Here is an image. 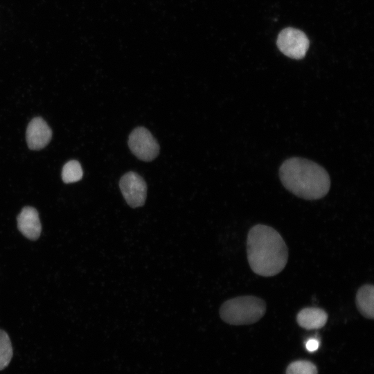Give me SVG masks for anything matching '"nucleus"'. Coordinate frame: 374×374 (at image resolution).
<instances>
[{"label": "nucleus", "mask_w": 374, "mask_h": 374, "mask_svg": "<svg viewBox=\"0 0 374 374\" xmlns=\"http://www.w3.org/2000/svg\"><path fill=\"white\" fill-rule=\"evenodd\" d=\"M83 172L80 163L76 160L66 162L62 170V179L66 184L73 183L80 180Z\"/></svg>", "instance_id": "nucleus-11"}, {"label": "nucleus", "mask_w": 374, "mask_h": 374, "mask_svg": "<svg viewBox=\"0 0 374 374\" xmlns=\"http://www.w3.org/2000/svg\"><path fill=\"white\" fill-rule=\"evenodd\" d=\"M279 171L285 188L300 198L321 199L330 190V180L328 172L310 160L299 157L288 159L283 163Z\"/></svg>", "instance_id": "nucleus-2"}, {"label": "nucleus", "mask_w": 374, "mask_h": 374, "mask_svg": "<svg viewBox=\"0 0 374 374\" xmlns=\"http://www.w3.org/2000/svg\"><path fill=\"white\" fill-rule=\"evenodd\" d=\"M13 355L12 347L8 334L0 329V371L9 364Z\"/></svg>", "instance_id": "nucleus-12"}, {"label": "nucleus", "mask_w": 374, "mask_h": 374, "mask_svg": "<svg viewBox=\"0 0 374 374\" xmlns=\"http://www.w3.org/2000/svg\"><path fill=\"white\" fill-rule=\"evenodd\" d=\"M278 49L286 56L300 60L305 57L309 48V39L299 29L286 28L280 31L276 41Z\"/></svg>", "instance_id": "nucleus-4"}, {"label": "nucleus", "mask_w": 374, "mask_h": 374, "mask_svg": "<svg viewBox=\"0 0 374 374\" xmlns=\"http://www.w3.org/2000/svg\"><path fill=\"white\" fill-rule=\"evenodd\" d=\"M247 260L256 274L270 277L279 274L288 260V248L280 234L265 224L252 226L247 238Z\"/></svg>", "instance_id": "nucleus-1"}, {"label": "nucleus", "mask_w": 374, "mask_h": 374, "mask_svg": "<svg viewBox=\"0 0 374 374\" xmlns=\"http://www.w3.org/2000/svg\"><path fill=\"white\" fill-rule=\"evenodd\" d=\"M17 226L27 238L37 240L41 233L42 226L37 211L31 206H25L17 216Z\"/></svg>", "instance_id": "nucleus-8"}, {"label": "nucleus", "mask_w": 374, "mask_h": 374, "mask_svg": "<svg viewBox=\"0 0 374 374\" xmlns=\"http://www.w3.org/2000/svg\"><path fill=\"white\" fill-rule=\"evenodd\" d=\"M286 374H318V371L316 366L311 362L298 360L287 366Z\"/></svg>", "instance_id": "nucleus-13"}, {"label": "nucleus", "mask_w": 374, "mask_h": 374, "mask_svg": "<svg viewBox=\"0 0 374 374\" xmlns=\"http://www.w3.org/2000/svg\"><path fill=\"white\" fill-rule=\"evenodd\" d=\"M374 286L365 284L357 292L355 303L360 314L366 319L374 318Z\"/></svg>", "instance_id": "nucleus-10"}, {"label": "nucleus", "mask_w": 374, "mask_h": 374, "mask_svg": "<svg viewBox=\"0 0 374 374\" xmlns=\"http://www.w3.org/2000/svg\"><path fill=\"white\" fill-rule=\"evenodd\" d=\"M328 315L327 312L319 308H305L301 310L296 316L298 324L306 330L319 329L323 327Z\"/></svg>", "instance_id": "nucleus-9"}, {"label": "nucleus", "mask_w": 374, "mask_h": 374, "mask_svg": "<svg viewBox=\"0 0 374 374\" xmlns=\"http://www.w3.org/2000/svg\"><path fill=\"white\" fill-rule=\"evenodd\" d=\"M119 187L127 204L132 208L142 206L147 195L145 180L137 173L130 171L122 176Z\"/></svg>", "instance_id": "nucleus-6"}, {"label": "nucleus", "mask_w": 374, "mask_h": 374, "mask_svg": "<svg viewBox=\"0 0 374 374\" xmlns=\"http://www.w3.org/2000/svg\"><path fill=\"white\" fill-rule=\"evenodd\" d=\"M52 138V130L41 117L33 118L28 123L26 132L28 147L38 150L46 147Z\"/></svg>", "instance_id": "nucleus-7"}, {"label": "nucleus", "mask_w": 374, "mask_h": 374, "mask_svg": "<svg viewBox=\"0 0 374 374\" xmlns=\"http://www.w3.org/2000/svg\"><path fill=\"white\" fill-rule=\"evenodd\" d=\"M319 344L320 343L318 339L312 338L307 341L305 347L309 352H314L319 348Z\"/></svg>", "instance_id": "nucleus-14"}, {"label": "nucleus", "mask_w": 374, "mask_h": 374, "mask_svg": "<svg viewBox=\"0 0 374 374\" xmlns=\"http://www.w3.org/2000/svg\"><path fill=\"white\" fill-rule=\"evenodd\" d=\"M267 304L259 297L247 295L226 301L220 307L221 319L231 325H249L258 321L265 314Z\"/></svg>", "instance_id": "nucleus-3"}, {"label": "nucleus", "mask_w": 374, "mask_h": 374, "mask_svg": "<svg viewBox=\"0 0 374 374\" xmlns=\"http://www.w3.org/2000/svg\"><path fill=\"white\" fill-rule=\"evenodd\" d=\"M128 146L131 152L139 159L150 161L159 152V145L150 132L143 127H138L129 136Z\"/></svg>", "instance_id": "nucleus-5"}]
</instances>
